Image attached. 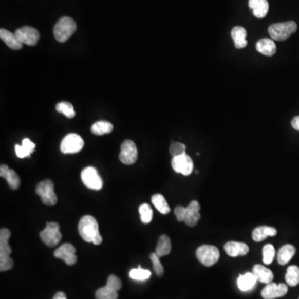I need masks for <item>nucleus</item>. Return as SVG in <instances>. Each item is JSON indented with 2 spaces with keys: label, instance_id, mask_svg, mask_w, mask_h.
Returning <instances> with one entry per match:
<instances>
[{
  "label": "nucleus",
  "instance_id": "f257e3e1",
  "mask_svg": "<svg viewBox=\"0 0 299 299\" xmlns=\"http://www.w3.org/2000/svg\"><path fill=\"white\" fill-rule=\"evenodd\" d=\"M78 232L87 243L98 245L102 242L98 221L91 215H86L80 219L78 223Z\"/></svg>",
  "mask_w": 299,
  "mask_h": 299
},
{
  "label": "nucleus",
  "instance_id": "f03ea898",
  "mask_svg": "<svg viewBox=\"0 0 299 299\" xmlns=\"http://www.w3.org/2000/svg\"><path fill=\"white\" fill-rule=\"evenodd\" d=\"M199 211L200 204L197 200H193L189 204L186 208L183 206H177L174 210V213L179 221H184L186 226L194 227L200 219Z\"/></svg>",
  "mask_w": 299,
  "mask_h": 299
},
{
  "label": "nucleus",
  "instance_id": "7ed1b4c3",
  "mask_svg": "<svg viewBox=\"0 0 299 299\" xmlns=\"http://www.w3.org/2000/svg\"><path fill=\"white\" fill-rule=\"evenodd\" d=\"M11 233L8 229L0 230V271L10 270L13 267V261L10 258L11 247L9 244Z\"/></svg>",
  "mask_w": 299,
  "mask_h": 299
},
{
  "label": "nucleus",
  "instance_id": "20e7f679",
  "mask_svg": "<svg viewBox=\"0 0 299 299\" xmlns=\"http://www.w3.org/2000/svg\"><path fill=\"white\" fill-rule=\"evenodd\" d=\"M77 29V24L72 17H63L55 24L53 33L57 41L64 43L75 33Z\"/></svg>",
  "mask_w": 299,
  "mask_h": 299
},
{
  "label": "nucleus",
  "instance_id": "39448f33",
  "mask_svg": "<svg viewBox=\"0 0 299 299\" xmlns=\"http://www.w3.org/2000/svg\"><path fill=\"white\" fill-rule=\"evenodd\" d=\"M297 29V25L294 21L273 24L269 27V34L273 40L285 41Z\"/></svg>",
  "mask_w": 299,
  "mask_h": 299
},
{
  "label": "nucleus",
  "instance_id": "423d86ee",
  "mask_svg": "<svg viewBox=\"0 0 299 299\" xmlns=\"http://www.w3.org/2000/svg\"><path fill=\"white\" fill-rule=\"evenodd\" d=\"M121 288L122 282L119 277L115 275H110L107 278L106 286L99 288L96 292V299H117V291L120 290Z\"/></svg>",
  "mask_w": 299,
  "mask_h": 299
},
{
  "label": "nucleus",
  "instance_id": "0eeeda50",
  "mask_svg": "<svg viewBox=\"0 0 299 299\" xmlns=\"http://www.w3.org/2000/svg\"><path fill=\"white\" fill-rule=\"evenodd\" d=\"M196 257L202 265L211 267L215 265L219 259V251L214 245H201L196 250Z\"/></svg>",
  "mask_w": 299,
  "mask_h": 299
},
{
  "label": "nucleus",
  "instance_id": "6e6552de",
  "mask_svg": "<svg viewBox=\"0 0 299 299\" xmlns=\"http://www.w3.org/2000/svg\"><path fill=\"white\" fill-rule=\"evenodd\" d=\"M36 193L41 198L44 204L48 206L55 205L58 202V197L54 191V184L52 180H45L38 184Z\"/></svg>",
  "mask_w": 299,
  "mask_h": 299
},
{
  "label": "nucleus",
  "instance_id": "1a4fd4ad",
  "mask_svg": "<svg viewBox=\"0 0 299 299\" xmlns=\"http://www.w3.org/2000/svg\"><path fill=\"white\" fill-rule=\"evenodd\" d=\"M41 240L48 247H54L62 239L60 226L55 222H48L46 228L40 233Z\"/></svg>",
  "mask_w": 299,
  "mask_h": 299
},
{
  "label": "nucleus",
  "instance_id": "9d476101",
  "mask_svg": "<svg viewBox=\"0 0 299 299\" xmlns=\"http://www.w3.org/2000/svg\"><path fill=\"white\" fill-rule=\"evenodd\" d=\"M84 146V141L79 135L71 133L63 139L60 149L63 154H75Z\"/></svg>",
  "mask_w": 299,
  "mask_h": 299
},
{
  "label": "nucleus",
  "instance_id": "9b49d317",
  "mask_svg": "<svg viewBox=\"0 0 299 299\" xmlns=\"http://www.w3.org/2000/svg\"><path fill=\"white\" fill-rule=\"evenodd\" d=\"M81 177L83 184L91 190L99 191L102 187V180L98 175L97 170L92 166L86 167L83 169Z\"/></svg>",
  "mask_w": 299,
  "mask_h": 299
},
{
  "label": "nucleus",
  "instance_id": "f8f14e48",
  "mask_svg": "<svg viewBox=\"0 0 299 299\" xmlns=\"http://www.w3.org/2000/svg\"><path fill=\"white\" fill-rule=\"evenodd\" d=\"M138 157L137 145L130 140L123 141L121 146L119 159L121 162L125 165H133L137 161Z\"/></svg>",
  "mask_w": 299,
  "mask_h": 299
},
{
  "label": "nucleus",
  "instance_id": "ddd939ff",
  "mask_svg": "<svg viewBox=\"0 0 299 299\" xmlns=\"http://www.w3.org/2000/svg\"><path fill=\"white\" fill-rule=\"evenodd\" d=\"M172 165V168L176 173L182 174L185 176H190L193 172V161L186 153L181 155V156L173 157Z\"/></svg>",
  "mask_w": 299,
  "mask_h": 299
},
{
  "label": "nucleus",
  "instance_id": "4468645a",
  "mask_svg": "<svg viewBox=\"0 0 299 299\" xmlns=\"http://www.w3.org/2000/svg\"><path fill=\"white\" fill-rule=\"evenodd\" d=\"M15 34L23 44L28 46L36 45L40 38L39 31L36 28L29 26L18 28L16 30Z\"/></svg>",
  "mask_w": 299,
  "mask_h": 299
},
{
  "label": "nucleus",
  "instance_id": "2eb2a0df",
  "mask_svg": "<svg viewBox=\"0 0 299 299\" xmlns=\"http://www.w3.org/2000/svg\"><path fill=\"white\" fill-rule=\"evenodd\" d=\"M75 253L76 249L73 245L71 244H63L55 250L54 256L56 258L64 261L67 265H73L78 260Z\"/></svg>",
  "mask_w": 299,
  "mask_h": 299
},
{
  "label": "nucleus",
  "instance_id": "dca6fc26",
  "mask_svg": "<svg viewBox=\"0 0 299 299\" xmlns=\"http://www.w3.org/2000/svg\"><path fill=\"white\" fill-rule=\"evenodd\" d=\"M288 288L286 284L270 283L264 288L261 295L264 299L278 298L285 296L288 293Z\"/></svg>",
  "mask_w": 299,
  "mask_h": 299
},
{
  "label": "nucleus",
  "instance_id": "f3484780",
  "mask_svg": "<svg viewBox=\"0 0 299 299\" xmlns=\"http://www.w3.org/2000/svg\"><path fill=\"white\" fill-rule=\"evenodd\" d=\"M249 250V246L245 243L230 241L225 245V251L230 257L246 255Z\"/></svg>",
  "mask_w": 299,
  "mask_h": 299
},
{
  "label": "nucleus",
  "instance_id": "a211bd4d",
  "mask_svg": "<svg viewBox=\"0 0 299 299\" xmlns=\"http://www.w3.org/2000/svg\"><path fill=\"white\" fill-rule=\"evenodd\" d=\"M0 176L5 178L12 190H17L20 186V176L13 170L9 169L6 165L0 166Z\"/></svg>",
  "mask_w": 299,
  "mask_h": 299
},
{
  "label": "nucleus",
  "instance_id": "6ab92c4d",
  "mask_svg": "<svg viewBox=\"0 0 299 299\" xmlns=\"http://www.w3.org/2000/svg\"><path fill=\"white\" fill-rule=\"evenodd\" d=\"M249 7L253 10L254 17L258 18H264L269 13L268 0H249Z\"/></svg>",
  "mask_w": 299,
  "mask_h": 299
},
{
  "label": "nucleus",
  "instance_id": "aec40b11",
  "mask_svg": "<svg viewBox=\"0 0 299 299\" xmlns=\"http://www.w3.org/2000/svg\"><path fill=\"white\" fill-rule=\"evenodd\" d=\"M0 39L5 42L9 48L13 50H20L23 48L24 44L17 39L15 33H11L10 31L5 28L0 29Z\"/></svg>",
  "mask_w": 299,
  "mask_h": 299
},
{
  "label": "nucleus",
  "instance_id": "412c9836",
  "mask_svg": "<svg viewBox=\"0 0 299 299\" xmlns=\"http://www.w3.org/2000/svg\"><path fill=\"white\" fill-rule=\"evenodd\" d=\"M231 36H232L235 48L241 49V48H245L247 46L248 41L246 39L247 31L243 27H234L231 31Z\"/></svg>",
  "mask_w": 299,
  "mask_h": 299
},
{
  "label": "nucleus",
  "instance_id": "4be33fe9",
  "mask_svg": "<svg viewBox=\"0 0 299 299\" xmlns=\"http://www.w3.org/2000/svg\"><path fill=\"white\" fill-rule=\"evenodd\" d=\"M256 49L261 54L271 57L275 54L277 47L273 39H262L256 44Z\"/></svg>",
  "mask_w": 299,
  "mask_h": 299
},
{
  "label": "nucleus",
  "instance_id": "5701e85b",
  "mask_svg": "<svg viewBox=\"0 0 299 299\" xmlns=\"http://www.w3.org/2000/svg\"><path fill=\"white\" fill-rule=\"evenodd\" d=\"M253 273L256 278L262 284H269L273 279V273L270 269L261 265H254L253 268Z\"/></svg>",
  "mask_w": 299,
  "mask_h": 299
},
{
  "label": "nucleus",
  "instance_id": "b1692460",
  "mask_svg": "<svg viewBox=\"0 0 299 299\" xmlns=\"http://www.w3.org/2000/svg\"><path fill=\"white\" fill-rule=\"evenodd\" d=\"M277 231L275 228L269 226H259L254 229L252 233V238L255 242H262L268 237L275 236Z\"/></svg>",
  "mask_w": 299,
  "mask_h": 299
},
{
  "label": "nucleus",
  "instance_id": "393cba45",
  "mask_svg": "<svg viewBox=\"0 0 299 299\" xmlns=\"http://www.w3.org/2000/svg\"><path fill=\"white\" fill-rule=\"evenodd\" d=\"M257 281L258 280L256 278L254 273H246L243 275H239L238 280H237V284L241 291L247 292V291L253 289V288L255 286Z\"/></svg>",
  "mask_w": 299,
  "mask_h": 299
},
{
  "label": "nucleus",
  "instance_id": "a878e982",
  "mask_svg": "<svg viewBox=\"0 0 299 299\" xmlns=\"http://www.w3.org/2000/svg\"><path fill=\"white\" fill-rule=\"evenodd\" d=\"M296 253V249L292 245H285L277 253V262L280 265H285L292 259Z\"/></svg>",
  "mask_w": 299,
  "mask_h": 299
},
{
  "label": "nucleus",
  "instance_id": "bb28decb",
  "mask_svg": "<svg viewBox=\"0 0 299 299\" xmlns=\"http://www.w3.org/2000/svg\"><path fill=\"white\" fill-rule=\"evenodd\" d=\"M35 144L28 138L23 140L22 145H15V152L18 158H25L30 156L34 152Z\"/></svg>",
  "mask_w": 299,
  "mask_h": 299
},
{
  "label": "nucleus",
  "instance_id": "cd10ccee",
  "mask_svg": "<svg viewBox=\"0 0 299 299\" xmlns=\"http://www.w3.org/2000/svg\"><path fill=\"white\" fill-rule=\"evenodd\" d=\"M172 251V241L169 237L163 234L159 238L158 244L156 246V254L159 257H164L168 255Z\"/></svg>",
  "mask_w": 299,
  "mask_h": 299
},
{
  "label": "nucleus",
  "instance_id": "c85d7f7f",
  "mask_svg": "<svg viewBox=\"0 0 299 299\" xmlns=\"http://www.w3.org/2000/svg\"><path fill=\"white\" fill-rule=\"evenodd\" d=\"M152 204H154L156 210L163 215H166L171 211L169 204L165 200V197L161 194H156L152 198Z\"/></svg>",
  "mask_w": 299,
  "mask_h": 299
},
{
  "label": "nucleus",
  "instance_id": "c756f323",
  "mask_svg": "<svg viewBox=\"0 0 299 299\" xmlns=\"http://www.w3.org/2000/svg\"><path fill=\"white\" fill-rule=\"evenodd\" d=\"M113 124L111 122H105V121L95 122L91 128V133L97 136L109 134L113 132Z\"/></svg>",
  "mask_w": 299,
  "mask_h": 299
},
{
  "label": "nucleus",
  "instance_id": "7c9ffc66",
  "mask_svg": "<svg viewBox=\"0 0 299 299\" xmlns=\"http://www.w3.org/2000/svg\"><path fill=\"white\" fill-rule=\"evenodd\" d=\"M287 284L288 286L295 287L299 284V268L296 265L289 266L287 269L285 276Z\"/></svg>",
  "mask_w": 299,
  "mask_h": 299
},
{
  "label": "nucleus",
  "instance_id": "2f4dec72",
  "mask_svg": "<svg viewBox=\"0 0 299 299\" xmlns=\"http://www.w3.org/2000/svg\"><path fill=\"white\" fill-rule=\"evenodd\" d=\"M130 278L137 281H145L150 278L152 276V273L147 269H141V265H139L137 269H132L129 273Z\"/></svg>",
  "mask_w": 299,
  "mask_h": 299
},
{
  "label": "nucleus",
  "instance_id": "473e14b6",
  "mask_svg": "<svg viewBox=\"0 0 299 299\" xmlns=\"http://www.w3.org/2000/svg\"><path fill=\"white\" fill-rule=\"evenodd\" d=\"M56 110L67 118H73L76 115L73 106L70 102H63L56 105Z\"/></svg>",
  "mask_w": 299,
  "mask_h": 299
},
{
  "label": "nucleus",
  "instance_id": "72a5a7b5",
  "mask_svg": "<svg viewBox=\"0 0 299 299\" xmlns=\"http://www.w3.org/2000/svg\"><path fill=\"white\" fill-rule=\"evenodd\" d=\"M139 213L141 216V222L143 223H149L152 222L153 218V211L152 207L148 204H141L139 208Z\"/></svg>",
  "mask_w": 299,
  "mask_h": 299
},
{
  "label": "nucleus",
  "instance_id": "f704fd0d",
  "mask_svg": "<svg viewBox=\"0 0 299 299\" xmlns=\"http://www.w3.org/2000/svg\"><path fill=\"white\" fill-rule=\"evenodd\" d=\"M275 257V249L273 245H266L263 248V261L265 265H270Z\"/></svg>",
  "mask_w": 299,
  "mask_h": 299
},
{
  "label": "nucleus",
  "instance_id": "c9c22d12",
  "mask_svg": "<svg viewBox=\"0 0 299 299\" xmlns=\"http://www.w3.org/2000/svg\"><path fill=\"white\" fill-rule=\"evenodd\" d=\"M150 258L153 264V269L156 273V275L159 277H162L164 275V268L161 265V261H160V257H159L156 253H152L150 255Z\"/></svg>",
  "mask_w": 299,
  "mask_h": 299
},
{
  "label": "nucleus",
  "instance_id": "e433bc0d",
  "mask_svg": "<svg viewBox=\"0 0 299 299\" xmlns=\"http://www.w3.org/2000/svg\"><path fill=\"white\" fill-rule=\"evenodd\" d=\"M185 145L180 142H174L170 146V153L172 155V157L181 156L185 154Z\"/></svg>",
  "mask_w": 299,
  "mask_h": 299
},
{
  "label": "nucleus",
  "instance_id": "4c0bfd02",
  "mask_svg": "<svg viewBox=\"0 0 299 299\" xmlns=\"http://www.w3.org/2000/svg\"><path fill=\"white\" fill-rule=\"evenodd\" d=\"M291 125L293 126V129L299 132V116L293 117V119L292 120V122H291Z\"/></svg>",
  "mask_w": 299,
  "mask_h": 299
},
{
  "label": "nucleus",
  "instance_id": "58836bf2",
  "mask_svg": "<svg viewBox=\"0 0 299 299\" xmlns=\"http://www.w3.org/2000/svg\"><path fill=\"white\" fill-rule=\"evenodd\" d=\"M52 299H67L65 293L63 292H58Z\"/></svg>",
  "mask_w": 299,
  "mask_h": 299
}]
</instances>
